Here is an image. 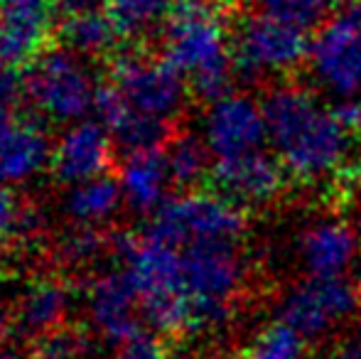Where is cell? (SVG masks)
Segmentation results:
<instances>
[{
	"mask_svg": "<svg viewBox=\"0 0 361 359\" xmlns=\"http://www.w3.org/2000/svg\"><path fill=\"white\" fill-rule=\"evenodd\" d=\"M263 111L268 143L293 178L317 182L344 168L354 135L312 91L290 84L276 87L263 99Z\"/></svg>",
	"mask_w": 361,
	"mask_h": 359,
	"instance_id": "cell-1",
	"label": "cell"
},
{
	"mask_svg": "<svg viewBox=\"0 0 361 359\" xmlns=\"http://www.w3.org/2000/svg\"><path fill=\"white\" fill-rule=\"evenodd\" d=\"M162 57L187 77L195 94L214 101L236 77L233 37L221 8L209 0H177L162 23Z\"/></svg>",
	"mask_w": 361,
	"mask_h": 359,
	"instance_id": "cell-2",
	"label": "cell"
},
{
	"mask_svg": "<svg viewBox=\"0 0 361 359\" xmlns=\"http://www.w3.org/2000/svg\"><path fill=\"white\" fill-rule=\"evenodd\" d=\"M114 254L138 291L143 322L162 335L190 332L180 251L150 234H123L114 239Z\"/></svg>",
	"mask_w": 361,
	"mask_h": 359,
	"instance_id": "cell-3",
	"label": "cell"
},
{
	"mask_svg": "<svg viewBox=\"0 0 361 359\" xmlns=\"http://www.w3.org/2000/svg\"><path fill=\"white\" fill-rule=\"evenodd\" d=\"M180 251L182 291L190 305V332L216 330L233 317L238 293L246 281L241 244L216 241Z\"/></svg>",
	"mask_w": 361,
	"mask_h": 359,
	"instance_id": "cell-4",
	"label": "cell"
},
{
	"mask_svg": "<svg viewBox=\"0 0 361 359\" xmlns=\"http://www.w3.org/2000/svg\"><path fill=\"white\" fill-rule=\"evenodd\" d=\"M145 234L175 246L216 244V241H236L241 244L246 234V217L241 207L228 197L209 192H185L170 197L155 214L150 217Z\"/></svg>",
	"mask_w": 361,
	"mask_h": 359,
	"instance_id": "cell-5",
	"label": "cell"
},
{
	"mask_svg": "<svg viewBox=\"0 0 361 359\" xmlns=\"http://www.w3.org/2000/svg\"><path fill=\"white\" fill-rule=\"evenodd\" d=\"M27 101L54 123H76L96 106L94 72L84 54L64 47L44 49L27 69Z\"/></svg>",
	"mask_w": 361,
	"mask_h": 359,
	"instance_id": "cell-6",
	"label": "cell"
},
{
	"mask_svg": "<svg viewBox=\"0 0 361 359\" xmlns=\"http://www.w3.org/2000/svg\"><path fill=\"white\" fill-rule=\"evenodd\" d=\"M310 77L334 99L361 96V3L319 25L307 49Z\"/></svg>",
	"mask_w": 361,
	"mask_h": 359,
	"instance_id": "cell-7",
	"label": "cell"
},
{
	"mask_svg": "<svg viewBox=\"0 0 361 359\" xmlns=\"http://www.w3.org/2000/svg\"><path fill=\"white\" fill-rule=\"evenodd\" d=\"M307 49L302 28L266 13L246 18L233 32V64L246 82L290 74L307 59Z\"/></svg>",
	"mask_w": 361,
	"mask_h": 359,
	"instance_id": "cell-8",
	"label": "cell"
},
{
	"mask_svg": "<svg viewBox=\"0 0 361 359\" xmlns=\"http://www.w3.org/2000/svg\"><path fill=\"white\" fill-rule=\"evenodd\" d=\"M111 84L133 111L167 123H172L187 104V77L165 57L121 54L111 67Z\"/></svg>",
	"mask_w": 361,
	"mask_h": 359,
	"instance_id": "cell-9",
	"label": "cell"
},
{
	"mask_svg": "<svg viewBox=\"0 0 361 359\" xmlns=\"http://www.w3.org/2000/svg\"><path fill=\"white\" fill-rule=\"evenodd\" d=\"M359 288L342 278H317L307 276L286 291L278 303V317L302 337L322 340L349 320L359 305Z\"/></svg>",
	"mask_w": 361,
	"mask_h": 359,
	"instance_id": "cell-10",
	"label": "cell"
},
{
	"mask_svg": "<svg viewBox=\"0 0 361 359\" xmlns=\"http://www.w3.org/2000/svg\"><path fill=\"white\" fill-rule=\"evenodd\" d=\"M202 138L214 163L263 150L268 143V121L263 101L246 94H224L209 101L202 116Z\"/></svg>",
	"mask_w": 361,
	"mask_h": 359,
	"instance_id": "cell-11",
	"label": "cell"
},
{
	"mask_svg": "<svg viewBox=\"0 0 361 359\" xmlns=\"http://www.w3.org/2000/svg\"><path fill=\"white\" fill-rule=\"evenodd\" d=\"M84 305L91 327L109 345H118L143 330L138 291L121 266L96 273L86 283Z\"/></svg>",
	"mask_w": 361,
	"mask_h": 359,
	"instance_id": "cell-12",
	"label": "cell"
},
{
	"mask_svg": "<svg viewBox=\"0 0 361 359\" xmlns=\"http://www.w3.org/2000/svg\"><path fill=\"white\" fill-rule=\"evenodd\" d=\"M114 135L101 121H76L64 128L52 148L54 178L62 185H74L81 180H91L106 175L114 163Z\"/></svg>",
	"mask_w": 361,
	"mask_h": 359,
	"instance_id": "cell-13",
	"label": "cell"
},
{
	"mask_svg": "<svg viewBox=\"0 0 361 359\" xmlns=\"http://www.w3.org/2000/svg\"><path fill=\"white\" fill-rule=\"evenodd\" d=\"M44 128L20 111H0V182L25 185L52 163Z\"/></svg>",
	"mask_w": 361,
	"mask_h": 359,
	"instance_id": "cell-14",
	"label": "cell"
},
{
	"mask_svg": "<svg viewBox=\"0 0 361 359\" xmlns=\"http://www.w3.org/2000/svg\"><path fill=\"white\" fill-rule=\"evenodd\" d=\"M359 236L347 221L314 219L302 226L295 241V256L307 276L342 278L359 259Z\"/></svg>",
	"mask_w": 361,
	"mask_h": 359,
	"instance_id": "cell-15",
	"label": "cell"
},
{
	"mask_svg": "<svg viewBox=\"0 0 361 359\" xmlns=\"http://www.w3.org/2000/svg\"><path fill=\"white\" fill-rule=\"evenodd\" d=\"M283 170L286 168L276 153L268 155L266 150H256L241 158L214 163V182L216 190L238 207H261L283 190Z\"/></svg>",
	"mask_w": 361,
	"mask_h": 359,
	"instance_id": "cell-16",
	"label": "cell"
},
{
	"mask_svg": "<svg viewBox=\"0 0 361 359\" xmlns=\"http://www.w3.org/2000/svg\"><path fill=\"white\" fill-rule=\"evenodd\" d=\"M94 111L101 123L109 128V133L114 135L118 148H123L126 153L165 148V143L170 140L167 121L133 111L111 82L99 87Z\"/></svg>",
	"mask_w": 361,
	"mask_h": 359,
	"instance_id": "cell-17",
	"label": "cell"
},
{
	"mask_svg": "<svg viewBox=\"0 0 361 359\" xmlns=\"http://www.w3.org/2000/svg\"><path fill=\"white\" fill-rule=\"evenodd\" d=\"M72 300L74 293L67 281L57 276L35 278L20 291L15 300V327L25 337L39 340L57 327L67 325Z\"/></svg>",
	"mask_w": 361,
	"mask_h": 359,
	"instance_id": "cell-18",
	"label": "cell"
},
{
	"mask_svg": "<svg viewBox=\"0 0 361 359\" xmlns=\"http://www.w3.org/2000/svg\"><path fill=\"white\" fill-rule=\"evenodd\" d=\"M52 18L44 3L0 8V67H23L47 49Z\"/></svg>",
	"mask_w": 361,
	"mask_h": 359,
	"instance_id": "cell-19",
	"label": "cell"
},
{
	"mask_svg": "<svg viewBox=\"0 0 361 359\" xmlns=\"http://www.w3.org/2000/svg\"><path fill=\"white\" fill-rule=\"evenodd\" d=\"M118 182L126 207L143 217L155 214L170 200L167 195H170V187L175 185L162 148L128 153L118 170Z\"/></svg>",
	"mask_w": 361,
	"mask_h": 359,
	"instance_id": "cell-20",
	"label": "cell"
},
{
	"mask_svg": "<svg viewBox=\"0 0 361 359\" xmlns=\"http://www.w3.org/2000/svg\"><path fill=\"white\" fill-rule=\"evenodd\" d=\"M121 207H126L121 182L118 178H109V175L67 185L59 200V209L69 224L96 226V229L111 224L118 217Z\"/></svg>",
	"mask_w": 361,
	"mask_h": 359,
	"instance_id": "cell-21",
	"label": "cell"
},
{
	"mask_svg": "<svg viewBox=\"0 0 361 359\" xmlns=\"http://www.w3.org/2000/svg\"><path fill=\"white\" fill-rule=\"evenodd\" d=\"M59 37L69 49L84 54V57H104V54L114 52L123 32L109 10L94 8L84 10V13L64 15Z\"/></svg>",
	"mask_w": 361,
	"mask_h": 359,
	"instance_id": "cell-22",
	"label": "cell"
},
{
	"mask_svg": "<svg viewBox=\"0 0 361 359\" xmlns=\"http://www.w3.org/2000/svg\"><path fill=\"white\" fill-rule=\"evenodd\" d=\"M165 158L170 165L172 182L182 190H192L209 175L212 153L207 148L204 138L195 133L170 135L165 143Z\"/></svg>",
	"mask_w": 361,
	"mask_h": 359,
	"instance_id": "cell-23",
	"label": "cell"
},
{
	"mask_svg": "<svg viewBox=\"0 0 361 359\" xmlns=\"http://www.w3.org/2000/svg\"><path fill=\"white\" fill-rule=\"evenodd\" d=\"M109 249H114V241L106 239L101 229L72 224L54 244V259L64 269H91L104 259Z\"/></svg>",
	"mask_w": 361,
	"mask_h": 359,
	"instance_id": "cell-24",
	"label": "cell"
},
{
	"mask_svg": "<svg viewBox=\"0 0 361 359\" xmlns=\"http://www.w3.org/2000/svg\"><path fill=\"white\" fill-rule=\"evenodd\" d=\"M307 337L278 317L253 337L246 359H307Z\"/></svg>",
	"mask_w": 361,
	"mask_h": 359,
	"instance_id": "cell-25",
	"label": "cell"
},
{
	"mask_svg": "<svg viewBox=\"0 0 361 359\" xmlns=\"http://www.w3.org/2000/svg\"><path fill=\"white\" fill-rule=\"evenodd\" d=\"M177 0H106V10L114 15L123 35H143L165 23Z\"/></svg>",
	"mask_w": 361,
	"mask_h": 359,
	"instance_id": "cell-26",
	"label": "cell"
},
{
	"mask_svg": "<svg viewBox=\"0 0 361 359\" xmlns=\"http://www.w3.org/2000/svg\"><path fill=\"white\" fill-rule=\"evenodd\" d=\"M42 214L35 207L23 205L5 182H0V241L39 234Z\"/></svg>",
	"mask_w": 361,
	"mask_h": 359,
	"instance_id": "cell-27",
	"label": "cell"
},
{
	"mask_svg": "<svg viewBox=\"0 0 361 359\" xmlns=\"http://www.w3.org/2000/svg\"><path fill=\"white\" fill-rule=\"evenodd\" d=\"M35 359H94V340L84 330L62 325L39 337Z\"/></svg>",
	"mask_w": 361,
	"mask_h": 359,
	"instance_id": "cell-28",
	"label": "cell"
},
{
	"mask_svg": "<svg viewBox=\"0 0 361 359\" xmlns=\"http://www.w3.org/2000/svg\"><path fill=\"white\" fill-rule=\"evenodd\" d=\"M261 13L290 23L295 28H317L327 18L332 0H256Z\"/></svg>",
	"mask_w": 361,
	"mask_h": 359,
	"instance_id": "cell-29",
	"label": "cell"
},
{
	"mask_svg": "<svg viewBox=\"0 0 361 359\" xmlns=\"http://www.w3.org/2000/svg\"><path fill=\"white\" fill-rule=\"evenodd\" d=\"M111 359H170V352H167L165 342L160 340V335L140 330L128 340L114 345Z\"/></svg>",
	"mask_w": 361,
	"mask_h": 359,
	"instance_id": "cell-30",
	"label": "cell"
},
{
	"mask_svg": "<svg viewBox=\"0 0 361 359\" xmlns=\"http://www.w3.org/2000/svg\"><path fill=\"white\" fill-rule=\"evenodd\" d=\"M27 101V77L18 67H0V111H20Z\"/></svg>",
	"mask_w": 361,
	"mask_h": 359,
	"instance_id": "cell-31",
	"label": "cell"
},
{
	"mask_svg": "<svg viewBox=\"0 0 361 359\" xmlns=\"http://www.w3.org/2000/svg\"><path fill=\"white\" fill-rule=\"evenodd\" d=\"M334 116L339 118V123L357 138L361 135V96H352V99H337V104L332 106Z\"/></svg>",
	"mask_w": 361,
	"mask_h": 359,
	"instance_id": "cell-32",
	"label": "cell"
},
{
	"mask_svg": "<svg viewBox=\"0 0 361 359\" xmlns=\"http://www.w3.org/2000/svg\"><path fill=\"white\" fill-rule=\"evenodd\" d=\"M332 359H361V322L347 335V340L337 347Z\"/></svg>",
	"mask_w": 361,
	"mask_h": 359,
	"instance_id": "cell-33",
	"label": "cell"
},
{
	"mask_svg": "<svg viewBox=\"0 0 361 359\" xmlns=\"http://www.w3.org/2000/svg\"><path fill=\"white\" fill-rule=\"evenodd\" d=\"M54 5H57L64 15H74V13H84V10L101 8L104 0H54Z\"/></svg>",
	"mask_w": 361,
	"mask_h": 359,
	"instance_id": "cell-34",
	"label": "cell"
},
{
	"mask_svg": "<svg viewBox=\"0 0 361 359\" xmlns=\"http://www.w3.org/2000/svg\"><path fill=\"white\" fill-rule=\"evenodd\" d=\"M15 327V312H10V308L0 300V345H8V337Z\"/></svg>",
	"mask_w": 361,
	"mask_h": 359,
	"instance_id": "cell-35",
	"label": "cell"
},
{
	"mask_svg": "<svg viewBox=\"0 0 361 359\" xmlns=\"http://www.w3.org/2000/svg\"><path fill=\"white\" fill-rule=\"evenodd\" d=\"M0 359H35V355H30V352H25L23 347L0 345Z\"/></svg>",
	"mask_w": 361,
	"mask_h": 359,
	"instance_id": "cell-36",
	"label": "cell"
},
{
	"mask_svg": "<svg viewBox=\"0 0 361 359\" xmlns=\"http://www.w3.org/2000/svg\"><path fill=\"white\" fill-rule=\"evenodd\" d=\"M37 3H44V0H0V8H5V5H37Z\"/></svg>",
	"mask_w": 361,
	"mask_h": 359,
	"instance_id": "cell-37",
	"label": "cell"
},
{
	"mask_svg": "<svg viewBox=\"0 0 361 359\" xmlns=\"http://www.w3.org/2000/svg\"><path fill=\"white\" fill-rule=\"evenodd\" d=\"M337 3H344V5H354V3H361V0H337Z\"/></svg>",
	"mask_w": 361,
	"mask_h": 359,
	"instance_id": "cell-38",
	"label": "cell"
},
{
	"mask_svg": "<svg viewBox=\"0 0 361 359\" xmlns=\"http://www.w3.org/2000/svg\"><path fill=\"white\" fill-rule=\"evenodd\" d=\"M359 298H361V271H359Z\"/></svg>",
	"mask_w": 361,
	"mask_h": 359,
	"instance_id": "cell-39",
	"label": "cell"
}]
</instances>
